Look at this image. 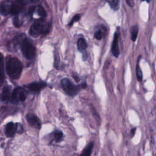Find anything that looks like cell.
<instances>
[{
	"label": "cell",
	"mask_w": 156,
	"mask_h": 156,
	"mask_svg": "<svg viewBox=\"0 0 156 156\" xmlns=\"http://www.w3.org/2000/svg\"><path fill=\"white\" fill-rule=\"evenodd\" d=\"M52 27L51 23L46 22L43 18L37 20L31 25L29 34L33 37H38L40 35H46L49 33Z\"/></svg>",
	"instance_id": "6da1fadb"
},
{
	"label": "cell",
	"mask_w": 156,
	"mask_h": 156,
	"mask_svg": "<svg viewBox=\"0 0 156 156\" xmlns=\"http://www.w3.org/2000/svg\"><path fill=\"white\" fill-rule=\"evenodd\" d=\"M5 70L7 75L12 79H18L20 77L23 65L16 57H10L7 60Z\"/></svg>",
	"instance_id": "7a4b0ae2"
},
{
	"label": "cell",
	"mask_w": 156,
	"mask_h": 156,
	"mask_svg": "<svg viewBox=\"0 0 156 156\" xmlns=\"http://www.w3.org/2000/svg\"><path fill=\"white\" fill-rule=\"evenodd\" d=\"M60 84L63 91L69 96H74L76 95L81 88H85L86 83H83L80 85H76L67 78H63L60 82Z\"/></svg>",
	"instance_id": "3957f363"
},
{
	"label": "cell",
	"mask_w": 156,
	"mask_h": 156,
	"mask_svg": "<svg viewBox=\"0 0 156 156\" xmlns=\"http://www.w3.org/2000/svg\"><path fill=\"white\" fill-rule=\"evenodd\" d=\"M20 49L23 55L29 60L33 59L36 55V48L33 43L26 37L20 44Z\"/></svg>",
	"instance_id": "277c9868"
},
{
	"label": "cell",
	"mask_w": 156,
	"mask_h": 156,
	"mask_svg": "<svg viewBox=\"0 0 156 156\" xmlns=\"http://www.w3.org/2000/svg\"><path fill=\"white\" fill-rule=\"evenodd\" d=\"M27 93L26 90L23 87H17L15 88L12 93L11 102L15 104L24 102L27 98Z\"/></svg>",
	"instance_id": "5b68a950"
},
{
	"label": "cell",
	"mask_w": 156,
	"mask_h": 156,
	"mask_svg": "<svg viewBox=\"0 0 156 156\" xmlns=\"http://www.w3.org/2000/svg\"><path fill=\"white\" fill-rule=\"evenodd\" d=\"M46 87V82L41 81H35L28 84L26 87L29 90L34 93H39L41 90Z\"/></svg>",
	"instance_id": "8992f818"
},
{
	"label": "cell",
	"mask_w": 156,
	"mask_h": 156,
	"mask_svg": "<svg viewBox=\"0 0 156 156\" xmlns=\"http://www.w3.org/2000/svg\"><path fill=\"white\" fill-rule=\"evenodd\" d=\"M26 119L28 123L37 129H40L41 123L37 116L34 113H28L26 115Z\"/></svg>",
	"instance_id": "52a82bcc"
},
{
	"label": "cell",
	"mask_w": 156,
	"mask_h": 156,
	"mask_svg": "<svg viewBox=\"0 0 156 156\" xmlns=\"http://www.w3.org/2000/svg\"><path fill=\"white\" fill-rule=\"evenodd\" d=\"M13 2L12 0H5L1 4L0 11L1 15L6 16L11 13Z\"/></svg>",
	"instance_id": "ba28073f"
},
{
	"label": "cell",
	"mask_w": 156,
	"mask_h": 156,
	"mask_svg": "<svg viewBox=\"0 0 156 156\" xmlns=\"http://www.w3.org/2000/svg\"><path fill=\"white\" fill-rule=\"evenodd\" d=\"M12 93L11 87L10 85H5L1 93V101L4 102H8L11 101L12 97Z\"/></svg>",
	"instance_id": "9c48e42d"
},
{
	"label": "cell",
	"mask_w": 156,
	"mask_h": 156,
	"mask_svg": "<svg viewBox=\"0 0 156 156\" xmlns=\"http://www.w3.org/2000/svg\"><path fill=\"white\" fill-rule=\"evenodd\" d=\"M118 38H119V32L118 31H116L114 34L111 50L113 55L116 58L118 57L119 55V51L118 48Z\"/></svg>",
	"instance_id": "30bf717a"
},
{
	"label": "cell",
	"mask_w": 156,
	"mask_h": 156,
	"mask_svg": "<svg viewBox=\"0 0 156 156\" xmlns=\"http://www.w3.org/2000/svg\"><path fill=\"white\" fill-rule=\"evenodd\" d=\"M25 4L23 2V0H16L13 2L12 9L11 11V14L13 15H18L24 9Z\"/></svg>",
	"instance_id": "8fae6325"
},
{
	"label": "cell",
	"mask_w": 156,
	"mask_h": 156,
	"mask_svg": "<svg viewBox=\"0 0 156 156\" xmlns=\"http://www.w3.org/2000/svg\"><path fill=\"white\" fill-rule=\"evenodd\" d=\"M16 132V124L13 122H8L4 129V133L7 137H13Z\"/></svg>",
	"instance_id": "7c38bea8"
},
{
	"label": "cell",
	"mask_w": 156,
	"mask_h": 156,
	"mask_svg": "<svg viewBox=\"0 0 156 156\" xmlns=\"http://www.w3.org/2000/svg\"><path fill=\"white\" fill-rule=\"evenodd\" d=\"M77 46L78 50L81 52H83L86 50L87 48V43L84 38L81 37L77 40Z\"/></svg>",
	"instance_id": "4fadbf2b"
},
{
	"label": "cell",
	"mask_w": 156,
	"mask_h": 156,
	"mask_svg": "<svg viewBox=\"0 0 156 156\" xmlns=\"http://www.w3.org/2000/svg\"><path fill=\"white\" fill-rule=\"evenodd\" d=\"M93 145L94 143L93 142H90L83 150L82 152L81 153V156H89L91 155L92 150L93 149Z\"/></svg>",
	"instance_id": "5bb4252c"
},
{
	"label": "cell",
	"mask_w": 156,
	"mask_h": 156,
	"mask_svg": "<svg viewBox=\"0 0 156 156\" xmlns=\"http://www.w3.org/2000/svg\"><path fill=\"white\" fill-rule=\"evenodd\" d=\"M52 136L56 142H60L63 140V134L62 131L55 130L52 132Z\"/></svg>",
	"instance_id": "9a60e30c"
},
{
	"label": "cell",
	"mask_w": 156,
	"mask_h": 156,
	"mask_svg": "<svg viewBox=\"0 0 156 156\" xmlns=\"http://www.w3.org/2000/svg\"><path fill=\"white\" fill-rule=\"evenodd\" d=\"M110 7L114 10H117L119 5V0H106Z\"/></svg>",
	"instance_id": "2e32d148"
},
{
	"label": "cell",
	"mask_w": 156,
	"mask_h": 156,
	"mask_svg": "<svg viewBox=\"0 0 156 156\" xmlns=\"http://www.w3.org/2000/svg\"><path fill=\"white\" fill-rule=\"evenodd\" d=\"M1 66H0V82L1 84H2L4 80V58L2 55H1Z\"/></svg>",
	"instance_id": "e0dca14e"
},
{
	"label": "cell",
	"mask_w": 156,
	"mask_h": 156,
	"mask_svg": "<svg viewBox=\"0 0 156 156\" xmlns=\"http://www.w3.org/2000/svg\"><path fill=\"white\" fill-rule=\"evenodd\" d=\"M138 27L137 26H134L131 28V39L133 41H135L137 38L138 35Z\"/></svg>",
	"instance_id": "ac0fdd59"
},
{
	"label": "cell",
	"mask_w": 156,
	"mask_h": 156,
	"mask_svg": "<svg viewBox=\"0 0 156 156\" xmlns=\"http://www.w3.org/2000/svg\"><path fill=\"white\" fill-rule=\"evenodd\" d=\"M36 10L38 13V15L41 16V18H44L46 16V12L44 8L41 5H38L36 7Z\"/></svg>",
	"instance_id": "d6986e66"
},
{
	"label": "cell",
	"mask_w": 156,
	"mask_h": 156,
	"mask_svg": "<svg viewBox=\"0 0 156 156\" xmlns=\"http://www.w3.org/2000/svg\"><path fill=\"white\" fill-rule=\"evenodd\" d=\"M136 75L137 80L138 81H141L143 78V74L138 63L136 65Z\"/></svg>",
	"instance_id": "ffe728a7"
},
{
	"label": "cell",
	"mask_w": 156,
	"mask_h": 156,
	"mask_svg": "<svg viewBox=\"0 0 156 156\" xmlns=\"http://www.w3.org/2000/svg\"><path fill=\"white\" fill-rule=\"evenodd\" d=\"M13 23L14 26H16V27H20L21 26V21L20 20L18 15H13Z\"/></svg>",
	"instance_id": "44dd1931"
},
{
	"label": "cell",
	"mask_w": 156,
	"mask_h": 156,
	"mask_svg": "<svg viewBox=\"0 0 156 156\" xmlns=\"http://www.w3.org/2000/svg\"><path fill=\"white\" fill-rule=\"evenodd\" d=\"M80 16H80V14H76V15H74V16L73 17V18L71 19V20L70 21V22L69 23L68 26H71L75 22L78 21L80 20Z\"/></svg>",
	"instance_id": "7402d4cb"
},
{
	"label": "cell",
	"mask_w": 156,
	"mask_h": 156,
	"mask_svg": "<svg viewBox=\"0 0 156 156\" xmlns=\"http://www.w3.org/2000/svg\"><path fill=\"white\" fill-rule=\"evenodd\" d=\"M94 37L98 40H100L102 39V32L101 31V30H97L94 32Z\"/></svg>",
	"instance_id": "603a6c76"
},
{
	"label": "cell",
	"mask_w": 156,
	"mask_h": 156,
	"mask_svg": "<svg viewBox=\"0 0 156 156\" xmlns=\"http://www.w3.org/2000/svg\"><path fill=\"white\" fill-rule=\"evenodd\" d=\"M16 132L19 133H22L24 131V129L22 126V125L20 123H16Z\"/></svg>",
	"instance_id": "cb8c5ba5"
},
{
	"label": "cell",
	"mask_w": 156,
	"mask_h": 156,
	"mask_svg": "<svg viewBox=\"0 0 156 156\" xmlns=\"http://www.w3.org/2000/svg\"><path fill=\"white\" fill-rule=\"evenodd\" d=\"M23 1L25 5H27V4H30L37 3L40 1V0H23Z\"/></svg>",
	"instance_id": "d4e9b609"
},
{
	"label": "cell",
	"mask_w": 156,
	"mask_h": 156,
	"mask_svg": "<svg viewBox=\"0 0 156 156\" xmlns=\"http://www.w3.org/2000/svg\"><path fill=\"white\" fill-rule=\"evenodd\" d=\"M127 4L130 6V7H133L134 5V1L133 0H126Z\"/></svg>",
	"instance_id": "484cf974"
},
{
	"label": "cell",
	"mask_w": 156,
	"mask_h": 156,
	"mask_svg": "<svg viewBox=\"0 0 156 156\" xmlns=\"http://www.w3.org/2000/svg\"><path fill=\"white\" fill-rule=\"evenodd\" d=\"M36 10V7H31L30 8H29V11H28V13L29 14V15H32L34 13V12H35V10Z\"/></svg>",
	"instance_id": "4316f807"
},
{
	"label": "cell",
	"mask_w": 156,
	"mask_h": 156,
	"mask_svg": "<svg viewBox=\"0 0 156 156\" xmlns=\"http://www.w3.org/2000/svg\"><path fill=\"white\" fill-rule=\"evenodd\" d=\"M135 130H136V129H135V128H133L132 130H131V132L133 133V134L135 133Z\"/></svg>",
	"instance_id": "83f0119b"
},
{
	"label": "cell",
	"mask_w": 156,
	"mask_h": 156,
	"mask_svg": "<svg viewBox=\"0 0 156 156\" xmlns=\"http://www.w3.org/2000/svg\"><path fill=\"white\" fill-rule=\"evenodd\" d=\"M143 1H147V2H149V1H150V0H143Z\"/></svg>",
	"instance_id": "f1b7e54d"
}]
</instances>
